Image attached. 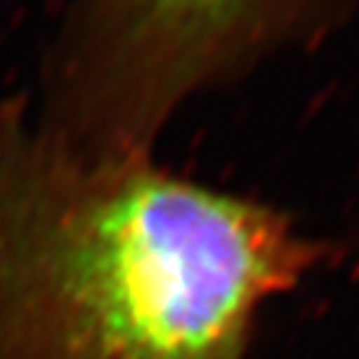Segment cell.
<instances>
[{
    "label": "cell",
    "mask_w": 359,
    "mask_h": 359,
    "mask_svg": "<svg viewBox=\"0 0 359 359\" xmlns=\"http://www.w3.org/2000/svg\"><path fill=\"white\" fill-rule=\"evenodd\" d=\"M322 257L262 202L0 118V359H250Z\"/></svg>",
    "instance_id": "6da1fadb"
},
{
    "label": "cell",
    "mask_w": 359,
    "mask_h": 359,
    "mask_svg": "<svg viewBox=\"0 0 359 359\" xmlns=\"http://www.w3.org/2000/svg\"><path fill=\"white\" fill-rule=\"evenodd\" d=\"M142 3L168 20L197 25V22L215 20V18H222L224 13L235 11L242 0H142Z\"/></svg>",
    "instance_id": "7a4b0ae2"
}]
</instances>
